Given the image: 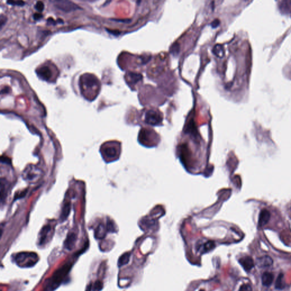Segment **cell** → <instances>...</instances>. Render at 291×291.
Returning a JSON list of instances; mask_svg holds the SVG:
<instances>
[{"label":"cell","mask_w":291,"mask_h":291,"mask_svg":"<svg viewBox=\"0 0 291 291\" xmlns=\"http://www.w3.org/2000/svg\"><path fill=\"white\" fill-rule=\"evenodd\" d=\"M41 170L34 165H30L24 171L22 176L24 180L29 182H35L41 176Z\"/></svg>","instance_id":"4"},{"label":"cell","mask_w":291,"mask_h":291,"mask_svg":"<svg viewBox=\"0 0 291 291\" xmlns=\"http://www.w3.org/2000/svg\"><path fill=\"white\" fill-rule=\"evenodd\" d=\"M43 15L42 14H39V13H35L33 15V18L35 20H39L40 19L42 18Z\"/></svg>","instance_id":"28"},{"label":"cell","mask_w":291,"mask_h":291,"mask_svg":"<svg viewBox=\"0 0 291 291\" xmlns=\"http://www.w3.org/2000/svg\"><path fill=\"white\" fill-rule=\"evenodd\" d=\"M130 252H126L124 253L123 255H121L118 261V265L119 267H122L123 266H125L130 261Z\"/></svg>","instance_id":"14"},{"label":"cell","mask_w":291,"mask_h":291,"mask_svg":"<svg viewBox=\"0 0 291 291\" xmlns=\"http://www.w3.org/2000/svg\"><path fill=\"white\" fill-rule=\"evenodd\" d=\"M219 23H220V22H219V20L216 19L214 20V21L211 23V26H212V27H213V28H216V27L219 26Z\"/></svg>","instance_id":"27"},{"label":"cell","mask_w":291,"mask_h":291,"mask_svg":"<svg viewBox=\"0 0 291 291\" xmlns=\"http://www.w3.org/2000/svg\"><path fill=\"white\" fill-rule=\"evenodd\" d=\"M239 291H252V287L249 284H244L240 286Z\"/></svg>","instance_id":"24"},{"label":"cell","mask_w":291,"mask_h":291,"mask_svg":"<svg viewBox=\"0 0 291 291\" xmlns=\"http://www.w3.org/2000/svg\"><path fill=\"white\" fill-rule=\"evenodd\" d=\"M77 240V236L74 233H70L68 234L66 240L64 242V247L68 250H71L75 247Z\"/></svg>","instance_id":"8"},{"label":"cell","mask_w":291,"mask_h":291,"mask_svg":"<svg viewBox=\"0 0 291 291\" xmlns=\"http://www.w3.org/2000/svg\"><path fill=\"white\" fill-rule=\"evenodd\" d=\"M285 283L284 279V275L282 273H280L275 283V288L278 289H283L285 288Z\"/></svg>","instance_id":"15"},{"label":"cell","mask_w":291,"mask_h":291,"mask_svg":"<svg viewBox=\"0 0 291 291\" xmlns=\"http://www.w3.org/2000/svg\"><path fill=\"white\" fill-rule=\"evenodd\" d=\"M51 70L47 67H42L38 70V75L41 78L45 80H48L51 78Z\"/></svg>","instance_id":"11"},{"label":"cell","mask_w":291,"mask_h":291,"mask_svg":"<svg viewBox=\"0 0 291 291\" xmlns=\"http://www.w3.org/2000/svg\"><path fill=\"white\" fill-rule=\"evenodd\" d=\"M104 154L108 158H114L117 155V150L114 147H106L104 149Z\"/></svg>","instance_id":"18"},{"label":"cell","mask_w":291,"mask_h":291,"mask_svg":"<svg viewBox=\"0 0 291 291\" xmlns=\"http://www.w3.org/2000/svg\"><path fill=\"white\" fill-rule=\"evenodd\" d=\"M6 21H7V18L5 15H3V14H1V16H0V28H1V30L2 29V28L3 27V25L5 24Z\"/></svg>","instance_id":"26"},{"label":"cell","mask_w":291,"mask_h":291,"mask_svg":"<svg viewBox=\"0 0 291 291\" xmlns=\"http://www.w3.org/2000/svg\"><path fill=\"white\" fill-rule=\"evenodd\" d=\"M129 76L130 78L132 83H137L138 81H139L141 79H142V76L140 74L132 73H129Z\"/></svg>","instance_id":"21"},{"label":"cell","mask_w":291,"mask_h":291,"mask_svg":"<svg viewBox=\"0 0 291 291\" xmlns=\"http://www.w3.org/2000/svg\"><path fill=\"white\" fill-rule=\"evenodd\" d=\"M92 287H93V286H92V284H90L89 285H88L86 291H91L92 288Z\"/></svg>","instance_id":"30"},{"label":"cell","mask_w":291,"mask_h":291,"mask_svg":"<svg viewBox=\"0 0 291 291\" xmlns=\"http://www.w3.org/2000/svg\"><path fill=\"white\" fill-rule=\"evenodd\" d=\"M215 247V243L213 241H208L204 243L201 250V253H206L213 250Z\"/></svg>","instance_id":"17"},{"label":"cell","mask_w":291,"mask_h":291,"mask_svg":"<svg viewBox=\"0 0 291 291\" xmlns=\"http://www.w3.org/2000/svg\"><path fill=\"white\" fill-rule=\"evenodd\" d=\"M273 262L272 259L267 255H264L258 258L256 260V264L258 265V267L261 268L270 267L273 264Z\"/></svg>","instance_id":"7"},{"label":"cell","mask_w":291,"mask_h":291,"mask_svg":"<svg viewBox=\"0 0 291 291\" xmlns=\"http://www.w3.org/2000/svg\"><path fill=\"white\" fill-rule=\"evenodd\" d=\"M72 266L71 263H66L55 272L52 276L47 280L46 284V290L52 291L58 287L66 277Z\"/></svg>","instance_id":"1"},{"label":"cell","mask_w":291,"mask_h":291,"mask_svg":"<svg viewBox=\"0 0 291 291\" xmlns=\"http://www.w3.org/2000/svg\"><path fill=\"white\" fill-rule=\"evenodd\" d=\"M7 3L13 6H22L24 5L25 3L22 1H8L6 2Z\"/></svg>","instance_id":"22"},{"label":"cell","mask_w":291,"mask_h":291,"mask_svg":"<svg viewBox=\"0 0 291 291\" xmlns=\"http://www.w3.org/2000/svg\"><path fill=\"white\" fill-rule=\"evenodd\" d=\"M47 22L49 23L50 24H53V25H54V24H56L55 23V21L52 18H48V19H47Z\"/></svg>","instance_id":"29"},{"label":"cell","mask_w":291,"mask_h":291,"mask_svg":"<svg viewBox=\"0 0 291 291\" xmlns=\"http://www.w3.org/2000/svg\"><path fill=\"white\" fill-rule=\"evenodd\" d=\"M107 228L104 224H100L98 226L95 231V237L97 239H103L106 235Z\"/></svg>","instance_id":"12"},{"label":"cell","mask_w":291,"mask_h":291,"mask_svg":"<svg viewBox=\"0 0 291 291\" xmlns=\"http://www.w3.org/2000/svg\"><path fill=\"white\" fill-rule=\"evenodd\" d=\"M270 218V213L266 209H264L261 212L260 215V218L259 221V225L260 226H262L267 224Z\"/></svg>","instance_id":"13"},{"label":"cell","mask_w":291,"mask_h":291,"mask_svg":"<svg viewBox=\"0 0 291 291\" xmlns=\"http://www.w3.org/2000/svg\"><path fill=\"white\" fill-rule=\"evenodd\" d=\"M53 3V5L58 10H60L63 12L68 13L75 11L81 8L78 6L76 3L69 1L65 0H54L51 1Z\"/></svg>","instance_id":"3"},{"label":"cell","mask_w":291,"mask_h":291,"mask_svg":"<svg viewBox=\"0 0 291 291\" xmlns=\"http://www.w3.org/2000/svg\"><path fill=\"white\" fill-rule=\"evenodd\" d=\"M15 263L21 267H31L38 261L37 254L34 252H20L15 255Z\"/></svg>","instance_id":"2"},{"label":"cell","mask_w":291,"mask_h":291,"mask_svg":"<svg viewBox=\"0 0 291 291\" xmlns=\"http://www.w3.org/2000/svg\"><path fill=\"white\" fill-rule=\"evenodd\" d=\"M102 283L100 282L97 281L95 283V284L93 285V291H100L102 288Z\"/></svg>","instance_id":"23"},{"label":"cell","mask_w":291,"mask_h":291,"mask_svg":"<svg viewBox=\"0 0 291 291\" xmlns=\"http://www.w3.org/2000/svg\"><path fill=\"white\" fill-rule=\"evenodd\" d=\"M200 291H204V289H201V290H200Z\"/></svg>","instance_id":"32"},{"label":"cell","mask_w":291,"mask_h":291,"mask_svg":"<svg viewBox=\"0 0 291 291\" xmlns=\"http://www.w3.org/2000/svg\"><path fill=\"white\" fill-rule=\"evenodd\" d=\"M50 231H51V227L49 225L45 226L42 228L40 233V235H39V245L41 246L46 243V240H47L48 234L50 233Z\"/></svg>","instance_id":"9"},{"label":"cell","mask_w":291,"mask_h":291,"mask_svg":"<svg viewBox=\"0 0 291 291\" xmlns=\"http://www.w3.org/2000/svg\"><path fill=\"white\" fill-rule=\"evenodd\" d=\"M6 181L1 179V202H3L4 198H5L6 196V184H5Z\"/></svg>","instance_id":"20"},{"label":"cell","mask_w":291,"mask_h":291,"mask_svg":"<svg viewBox=\"0 0 291 291\" xmlns=\"http://www.w3.org/2000/svg\"><path fill=\"white\" fill-rule=\"evenodd\" d=\"M213 52L219 57H222L224 56V50L222 46L217 45H216L213 49Z\"/></svg>","instance_id":"19"},{"label":"cell","mask_w":291,"mask_h":291,"mask_svg":"<svg viewBox=\"0 0 291 291\" xmlns=\"http://www.w3.org/2000/svg\"><path fill=\"white\" fill-rule=\"evenodd\" d=\"M162 120L161 114L154 110H148L145 115V122L151 125H159L162 122Z\"/></svg>","instance_id":"5"},{"label":"cell","mask_w":291,"mask_h":291,"mask_svg":"<svg viewBox=\"0 0 291 291\" xmlns=\"http://www.w3.org/2000/svg\"><path fill=\"white\" fill-rule=\"evenodd\" d=\"M273 275L269 272H265L261 276V282L265 287H270L273 282Z\"/></svg>","instance_id":"10"},{"label":"cell","mask_w":291,"mask_h":291,"mask_svg":"<svg viewBox=\"0 0 291 291\" xmlns=\"http://www.w3.org/2000/svg\"><path fill=\"white\" fill-rule=\"evenodd\" d=\"M288 213L289 214V216L291 217V203L289 205L288 207Z\"/></svg>","instance_id":"31"},{"label":"cell","mask_w":291,"mask_h":291,"mask_svg":"<svg viewBox=\"0 0 291 291\" xmlns=\"http://www.w3.org/2000/svg\"><path fill=\"white\" fill-rule=\"evenodd\" d=\"M35 8L38 11H39L40 12H42V11L43 10V9H44V8H45L44 3L41 1H38L35 4Z\"/></svg>","instance_id":"25"},{"label":"cell","mask_w":291,"mask_h":291,"mask_svg":"<svg viewBox=\"0 0 291 291\" xmlns=\"http://www.w3.org/2000/svg\"><path fill=\"white\" fill-rule=\"evenodd\" d=\"M239 263H240L242 267H243L245 270L249 272L251 270L253 267L255 266V263L252 258L249 256H245L239 259Z\"/></svg>","instance_id":"6"},{"label":"cell","mask_w":291,"mask_h":291,"mask_svg":"<svg viewBox=\"0 0 291 291\" xmlns=\"http://www.w3.org/2000/svg\"><path fill=\"white\" fill-rule=\"evenodd\" d=\"M70 210H71L70 203L67 202L63 207V210H62V214L60 217V218L62 221L65 220L68 217L69 212H70Z\"/></svg>","instance_id":"16"}]
</instances>
